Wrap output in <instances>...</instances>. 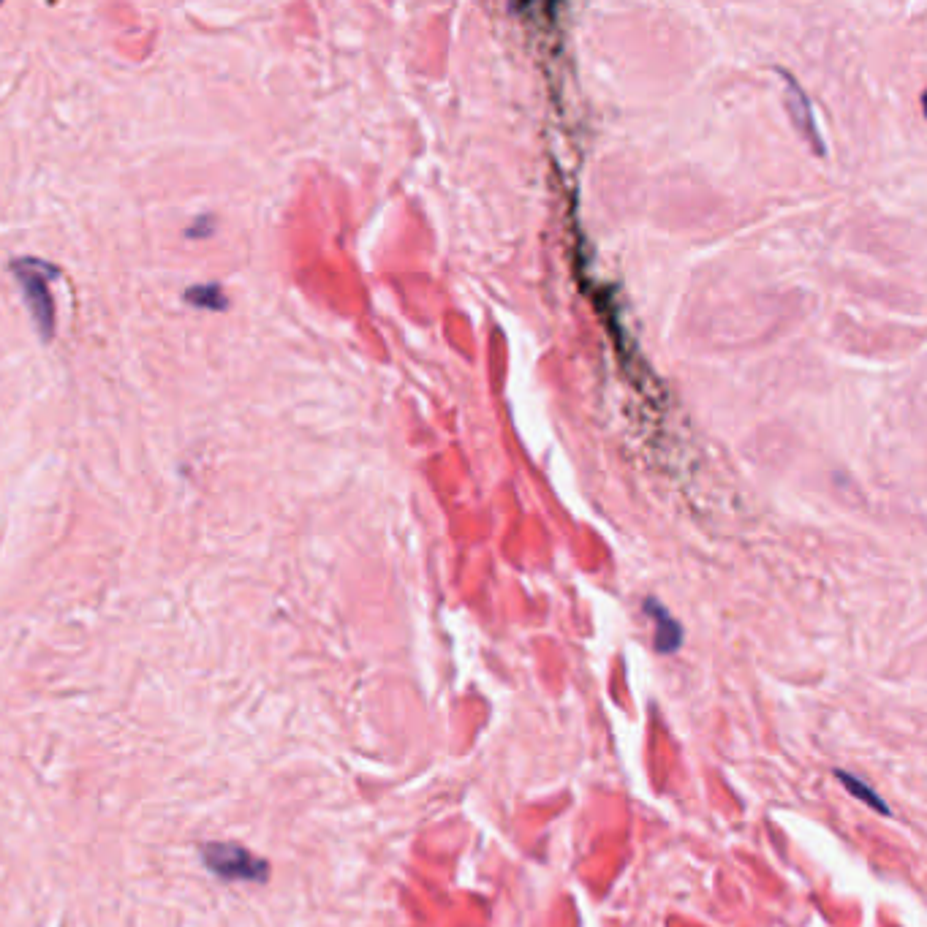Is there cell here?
Here are the masks:
<instances>
[{
  "label": "cell",
  "instance_id": "2",
  "mask_svg": "<svg viewBox=\"0 0 927 927\" xmlns=\"http://www.w3.org/2000/svg\"><path fill=\"white\" fill-rule=\"evenodd\" d=\"M202 860L210 873L223 881H251V884H267L270 879V862L261 860L240 843H204Z\"/></svg>",
  "mask_w": 927,
  "mask_h": 927
},
{
  "label": "cell",
  "instance_id": "3",
  "mask_svg": "<svg viewBox=\"0 0 927 927\" xmlns=\"http://www.w3.org/2000/svg\"><path fill=\"white\" fill-rule=\"evenodd\" d=\"M642 609H645L647 618H653V623H656L658 650H661V653H672V650H677L680 642H683V628H680V623L669 615L667 607H664V604H658L656 599H645Z\"/></svg>",
  "mask_w": 927,
  "mask_h": 927
},
{
  "label": "cell",
  "instance_id": "4",
  "mask_svg": "<svg viewBox=\"0 0 927 927\" xmlns=\"http://www.w3.org/2000/svg\"><path fill=\"white\" fill-rule=\"evenodd\" d=\"M783 77L789 79V90H786V96H789L786 98V101H789V115H792V120L797 123V128H800L802 134L808 136V142L813 145V150L824 153V145H821V136H819V131H816V120H813L808 98H805L802 87L797 85L789 74H783Z\"/></svg>",
  "mask_w": 927,
  "mask_h": 927
},
{
  "label": "cell",
  "instance_id": "7",
  "mask_svg": "<svg viewBox=\"0 0 927 927\" xmlns=\"http://www.w3.org/2000/svg\"><path fill=\"white\" fill-rule=\"evenodd\" d=\"M213 229H215L213 218H210V215H202V218H199V221L188 229V237H210Z\"/></svg>",
  "mask_w": 927,
  "mask_h": 927
},
{
  "label": "cell",
  "instance_id": "1",
  "mask_svg": "<svg viewBox=\"0 0 927 927\" xmlns=\"http://www.w3.org/2000/svg\"><path fill=\"white\" fill-rule=\"evenodd\" d=\"M11 272H14V278L20 281V289L25 294V302H28V310L33 321H36V329H39V338L44 343L55 338V302H52V291H49V281L52 278H58L60 267L55 264H49L44 259H33V256H25V259H14L11 261Z\"/></svg>",
  "mask_w": 927,
  "mask_h": 927
},
{
  "label": "cell",
  "instance_id": "6",
  "mask_svg": "<svg viewBox=\"0 0 927 927\" xmlns=\"http://www.w3.org/2000/svg\"><path fill=\"white\" fill-rule=\"evenodd\" d=\"M838 781H843L846 783V786H849V792H854V797H860V800H865L870 805V808H876V811L879 813H884V816H887L889 813V808H887V802L884 800H879V797H876V794L870 792L868 786H865V783H860L857 781V778H851L849 773H846V770H838Z\"/></svg>",
  "mask_w": 927,
  "mask_h": 927
},
{
  "label": "cell",
  "instance_id": "5",
  "mask_svg": "<svg viewBox=\"0 0 927 927\" xmlns=\"http://www.w3.org/2000/svg\"><path fill=\"white\" fill-rule=\"evenodd\" d=\"M185 302L202 310L229 308V300H226V294H223L221 283H199V286H191V289L185 291Z\"/></svg>",
  "mask_w": 927,
  "mask_h": 927
}]
</instances>
